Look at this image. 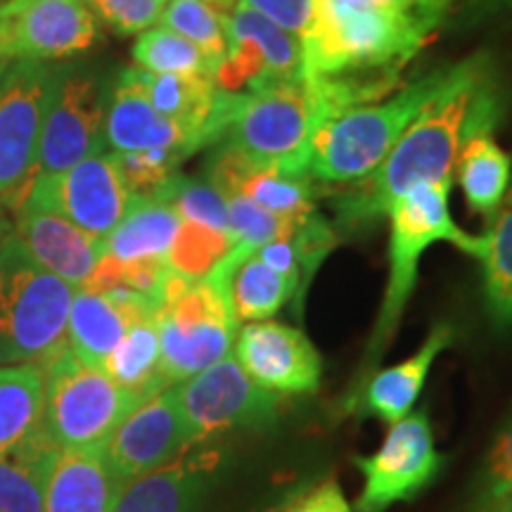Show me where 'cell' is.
Returning a JSON list of instances; mask_svg holds the SVG:
<instances>
[{"instance_id":"6da1fadb","label":"cell","mask_w":512,"mask_h":512,"mask_svg":"<svg viewBox=\"0 0 512 512\" xmlns=\"http://www.w3.org/2000/svg\"><path fill=\"white\" fill-rule=\"evenodd\" d=\"M496 83V67L486 53L453 64L444 86L427 100L387 159L337 204L339 223L361 226L387 216L389 207L420 183L451 188L467 128Z\"/></svg>"},{"instance_id":"7a4b0ae2","label":"cell","mask_w":512,"mask_h":512,"mask_svg":"<svg viewBox=\"0 0 512 512\" xmlns=\"http://www.w3.org/2000/svg\"><path fill=\"white\" fill-rule=\"evenodd\" d=\"M373 102L354 83L313 79L304 72L252 95L219 93L207 128V147H238L256 164L309 174L311 140L330 114Z\"/></svg>"},{"instance_id":"3957f363","label":"cell","mask_w":512,"mask_h":512,"mask_svg":"<svg viewBox=\"0 0 512 512\" xmlns=\"http://www.w3.org/2000/svg\"><path fill=\"white\" fill-rule=\"evenodd\" d=\"M437 31L413 17L349 10L332 0H316V12L302 36V72L313 79L351 81L389 91L401 69Z\"/></svg>"},{"instance_id":"277c9868","label":"cell","mask_w":512,"mask_h":512,"mask_svg":"<svg viewBox=\"0 0 512 512\" xmlns=\"http://www.w3.org/2000/svg\"><path fill=\"white\" fill-rule=\"evenodd\" d=\"M448 195L451 188L432 183H420L401 195L387 216L392 221V238H389V278L384 290L380 313H377L373 332L363 351L361 368L351 384V392L344 399V411L356 399L366 380L377 370V363L392 347L396 332H399L403 311L418 283V266L422 254L437 242H448L460 252L475 256L482 261L486 254L484 235H470L453 221L448 209Z\"/></svg>"},{"instance_id":"5b68a950","label":"cell","mask_w":512,"mask_h":512,"mask_svg":"<svg viewBox=\"0 0 512 512\" xmlns=\"http://www.w3.org/2000/svg\"><path fill=\"white\" fill-rule=\"evenodd\" d=\"M448 69L406 83L387 100L363 102L330 114L311 140L313 181L344 185L368 178L387 159L427 100L444 86Z\"/></svg>"},{"instance_id":"8992f818","label":"cell","mask_w":512,"mask_h":512,"mask_svg":"<svg viewBox=\"0 0 512 512\" xmlns=\"http://www.w3.org/2000/svg\"><path fill=\"white\" fill-rule=\"evenodd\" d=\"M76 287L46 271L12 235L0 247V366L43 363L67 347Z\"/></svg>"},{"instance_id":"52a82bcc","label":"cell","mask_w":512,"mask_h":512,"mask_svg":"<svg viewBox=\"0 0 512 512\" xmlns=\"http://www.w3.org/2000/svg\"><path fill=\"white\" fill-rule=\"evenodd\" d=\"M138 403L69 347L43 363V427L57 448H105Z\"/></svg>"},{"instance_id":"ba28073f","label":"cell","mask_w":512,"mask_h":512,"mask_svg":"<svg viewBox=\"0 0 512 512\" xmlns=\"http://www.w3.org/2000/svg\"><path fill=\"white\" fill-rule=\"evenodd\" d=\"M159 366L169 384H178L226 358L238 337V320L226 285L216 275L192 280L155 313Z\"/></svg>"},{"instance_id":"9c48e42d","label":"cell","mask_w":512,"mask_h":512,"mask_svg":"<svg viewBox=\"0 0 512 512\" xmlns=\"http://www.w3.org/2000/svg\"><path fill=\"white\" fill-rule=\"evenodd\" d=\"M176 396L195 444L230 432L271 430L280 415V396L249 380L230 354L178 382Z\"/></svg>"},{"instance_id":"30bf717a","label":"cell","mask_w":512,"mask_h":512,"mask_svg":"<svg viewBox=\"0 0 512 512\" xmlns=\"http://www.w3.org/2000/svg\"><path fill=\"white\" fill-rule=\"evenodd\" d=\"M62 67L36 60H12L0 76V200L19 190L27 195L36 176V150L43 119Z\"/></svg>"},{"instance_id":"8fae6325","label":"cell","mask_w":512,"mask_h":512,"mask_svg":"<svg viewBox=\"0 0 512 512\" xmlns=\"http://www.w3.org/2000/svg\"><path fill=\"white\" fill-rule=\"evenodd\" d=\"M363 475L358 512H384L394 503L413 501L439 477L444 458L434 446L432 422L425 411L394 422L387 439L370 456L354 458Z\"/></svg>"},{"instance_id":"7c38bea8","label":"cell","mask_w":512,"mask_h":512,"mask_svg":"<svg viewBox=\"0 0 512 512\" xmlns=\"http://www.w3.org/2000/svg\"><path fill=\"white\" fill-rule=\"evenodd\" d=\"M107 88L91 72L62 67L43 119L36 176H55L105 150Z\"/></svg>"},{"instance_id":"4fadbf2b","label":"cell","mask_w":512,"mask_h":512,"mask_svg":"<svg viewBox=\"0 0 512 512\" xmlns=\"http://www.w3.org/2000/svg\"><path fill=\"white\" fill-rule=\"evenodd\" d=\"M302 62V38L238 3L228 15V50L216 69V86L226 93L252 95L302 74Z\"/></svg>"},{"instance_id":"5bb4252c","label":"cell","mask_w":512,"mask_h":512,"mask_svg":"<svg viewBox=\"0 0 512 512\" xmlns=\"http://www.w3.org/2000/svg\"><path fill=\"white\" fill-rule=\"evenodd\" d=\"M27 195L100 240L124 219L133 200L112 152L83 159L62 174L34 176Z\"/></svg>"},{"instance_id":"9a60e30c","label":"cell","mask_w":512,"mask_h":512,"mask_svg":"<svg viewBox=\"0 0 512 512\" xmlns=\"http://www.w3.org/2000/svg\"><path fill=\"white\" fill-rule=\"evenodd\" d=\"M0 38L12 60L55 62L98 43V19L83 0H5Z\"/></svg>"},{"instance_id":"2e32d148","label":"cell","mask_w":512,"mask_h":512,"mask_svg":"<svg viewBox=\"0 0 512 512\" xmlns=\"http://www.w3.org/2000/svg\"><path fill=\"white\" fill-rule=\"evenodd\" d=\"M192 434L185 425L176 384L138 403L107 441L105 456L121 486L147 475L190 448Z\"/></svg>"},{"instance_id":"e0dca14e","label":"cell","mask_w":512,"mask_h":512,"mask_svg":"<svg viewBox=\"0 0 512 512\" xmlns=\"http://www.w3.org/2000/svg\"><path fill=\"white\" fill-rule=\"evenodd\" d=\"M235 361L249 380L278 396L313 394L323 377V358L299 328L256 320L235 337Z\"/></svg>"},{"instance_id":"ac0fdd59","label":"cell","mask_w":512,"mask_h":512,"mask_svg":"<svg viewBox=\"0 0 512 512\" xmlns=\"http://www.w3.org/2000/svg\"><path fill=\"white\" fill-rule=\"evenodd\" d=\"M105 145L112 147L114 155L174 152L183 159L202 150L200 138L195 133L166 119L152 107L136 67L124 69L114 86L107 88Z\"/></svg>"},{"instance_id":"d6986e66","label":"cell","mask_w":512,"mask_h":512,"mask_svg":"<svg viewBox=\"0 0 512 512\" xmlns=\"http://www.w3.org/2000/svg\"><path fill=\"white\" fill-rule=\"evenodd\" d=\"M12 223L19 242L38 264L76 290L91 278L105 254L100 238H93L29 195L17 204V219Z\"/></svg>"},{"instance_id":"ffe728a7","label":"cell","mask_w":512,"mask_h":512,"mask_svg":"<svg viewBox=\"0 0 512 512\" xmlns=\"http://www.w3.org/2000/svg\"><path fill=\"white\" fill-rule=\"evenodd\" d=\"M219 465V448L192 444L171 463L128 482L114 512H200Z\"/></svg>"},{"instance_id":"44dd1931","label":"cell","mask_w":512,"mask_h":512,"mask_svg":"<svg viewBox=\"0 0 512 512\" xmlns=\"http://www.w3.org/2000/svg\"><path fill=\"white\" fill-rule=\"evenodd\" d=\"M155 299L128 287L107 292L76 290L67 320V347L93 366L105 368L131 325L155 318Z\"/></svg>"},{"instance_id":"7402d4cb","label":"cell","mask_w":512,"mask_h":512,"mask_svg":"<svg viewBox=\"0 0 512 512\" xmlns=\"http://www.w3.org/2000/svg\"><path fill=\"white\" fill-rule=\"evenodd\" d=\"M501 112V88L496 83L486 91L475 119L467 128L453 174L463 188L467 207L486 219V223L496 214L512 174V159L494 140V128Z\"/></svg>"},{"instance_id":"603a6c76","label":"cell","mask_w":512,"mask_h":512,"mask_svg":"<svg viewBox=\"0 0 512 512\" xmlns=\"http://www.w3.org/2000/svg\"><path fill=\"white\" fill-rule=\"evenodd\" d=\"M453 342V328L446 323L434 325L430 335H427L422 347L408 356L406 361L396 363V366L375 370L368 377L366 384L347 413L351 415H368V418H377L387 425H394L401 418L411 413L413 403L425 389L427 375H430L432 363L444 351L448 344Z\"/></svg>"},{"instance_id":"cb8c5ba5","label":"cell","mask_w":512,"mask_h":512,"mask_svg":"<svg viewBox=\"0 0 512 512\" xmlns=\"http://www.w3.org/2000/svg\"><path fill=\"white\" fill-rule=\"evenodd\" d=\"M121 489L105 448H57L43 512H114Z\"/></svg>"},{"instance_id":"d4e9b609","label":"cell","mask_w":512,"mask_h":512,"mask_svg":"<svg viewBox=\"0 0 512 512\" xmlns=\"http://www.w3.org/2000/svg\"><path fill=\"white\" fill-rule=\"evenodd\" d=\"M211 275H216L226 285L238 323L271 320L297 287L294 280L266 266L247 245H235L233 252L211 271Z\"/></svg>"},{"instance_id":"484cf974","label":"cell","mask_w":512,"mask_h":512,"mask_svg":"<svg viewBox=\"0 0 512 512\" xmlns=\"http://www.w3.org/2000/svg\"><path fill=\"white\" fill-rule=\"evenodd\" d=\"M181 216L171 204L159 197L133 195L124 219L110 230L102 249L119 264H138V261H164L174 245Z\"/></svg>"},{"instance_id":"4316f807","label":"cell","mask_w":512,"mask_h":512,"mask_svg":"<svg viewBox=\"0 0 512 512\" xmlns=\"http://www.w3.org/2000/svg\"><path fill=\"white\" fill-rule=\"evenodd\" d=\"M136 69L152 107L166 119L195 133L202 147H207V128L221 93L214 76L152 74L140 67Z\"/></svg>"},{"instance_id":"83f0119b","label":"cell","mask_w":512,"mask_h":512,"mask_svg":"<svg viewBox=\"0 0 512 512\" xmlns=\"http://www.w3.org/2000/svg\"><path fill=\"white\" fill-rule=\"evenodd\" d=\"M43 430V366H0V456Z\"/></svg>"},{"instance_id":"f1b7e54d","label":"cell","mask_w":512,"mask_h":512,"mask_svg":"<svg viewBox=\"0 0 512 512\" xmlns=\"http://www.w3.org/2000/svg\"><path fill=\"white\" fill-rule=\"evenodd\" d=\"M57 446L46 427L0 456V512H43L50 460Z\"/></svg>"},{"instance_id":"f546056e","label":"cell","mask_w":512,"mask_h":512,"mask_svg":"<svg viewBox=\"0 0 512 512\" xmlns=\"http://www.w3.org/2000/svg\"><path fill=\"white\" fill-rule=\"evenodd\" d=\"M484 306L496 330H512V174L486 230Z\"/></svg>"},{"instance_id":"4dcf8cb0","label":"cell","mask_w":512,"mask_h":512,"mask_svg":"<svg viewBox=\"0 0 512 512\" xmlns=\"http://www.w3.org/2000/svg\"><path fill=\"white\" fill-rule=\"evenodd\" d=\"M105 373L119 387L136 396L140 403L171 387L164 380L162 366H159V335L155 318L140 320L126 330V335L121 337V342L105 361Z\"/></svg>"},{"instance_id":"1f68e13d","label":"cell","mask_w":512,"mask_h":512,"mask_svg":"<svg viewBox=\"0 0 512 512\" xmlns=\"http://www.w3.org/2000/svg\"><path fill=\"white\" fill-rule=\"evenodd\" d=\"M316 181L311 174H294L280 166L252 164L235 195H245L261 207L273 211L297 230L316 214ZM233 197V195H230Z\"/></svg>"},{"instance_id":"d6a6232c","label":"cell","mask_w":512,"mask_h":512,"mask_svg":"<svg viewBox=\"0 0 512 512\" xmlns=\"http://www.w3.org/2000/svg\"><path fill=\"white\" fill-rule=\"evenodd\" d=\"M136 67L152 74L214 76L219 64L209 60L195 43L166 27H150L138 36L133 46Z\"/></svg>"},{"instance_id":"836d02e7","label":"cell","mask_w":512,"mask_h":512,"mask_svg":"<svg viewBox=\"0 0 512 512\" xmlns=\"http://www.w3.org/2000/svg\"><path fill=\"white\" fill-rule=\"evenodd\" d=\"M238 242L226 230H216L202 223L181 221L174 245L166 256L171 271L188 280H202L233 252Z\"/></svg>"},{"instance_id":"e575fe53","label":"cell","mask_w":512,"mask_h":512,"mask_svg":"<svg viewBox=\"0 0 512 512\" xmlns=\"http://www.w3.org/2000/svg\"><path fill=\"white\" fill-rule=\"evenodd\" d=\"M162 27L176 31L195 43L209 60L221 64L228 50V15H221L202 0H169L162 17Z\"/></svg>"},{"instance_id":"d590c367","label":"cell","mask_w":512,"mask_h":512,"mask_svg":"<svg viewBox=\"0 0 512 512\" xmlns=\"http://www.w3.org/2000/svg\"><path fill=\"white\" fill-rule=\"evenodd\" d=\"M152 197H159V200L171 204L176 209V214L181 216V221L202 223V226L230 233L226 200H223L221 192L211 183H202L195 181V178L176 174Z\"/></svg>"},{"instance_id":"8d00e7d4","label":"cell","mask_w":512,"mask_h":512,"mask_svg":"<svg viewBox=\"0 0 512 512\" xmlns=\"http://www.w3.org/2000/svg\"><path fill=\"white\" fill-rule=\"evenodd\" d=\"M228 209V228L233 240L238 245L247 247H261L271 240L280 238H292L294 226H290L285 219L275 216L273 211H268L249 200L245 195H233L226 200Z\"/></svg>"},{"instance_id":"74e56055","label":"cell","mask_w":512,"mask_h":512,"mask_svg":"<svg viewBox=\"0 0 512 512\" xmlns=\"http://www.w3.org/2000/svg\"><path fill=\"white\" fill-rule=\"evenodd\" d=\"M510 484H512V413L508 415V420L503 422L501 430H498L496 439L491 441L489 451H486L482 467H479L475 477V486H472V496H470V503H467V508L491 501V498L508 489Z\"/></svg>"},{"instance_id":"f35d334b","label":"cell","mask_w":512,"mask_h":512,"mask_svg":"<svg viewBox=\"0 0 512 512\" xmlns=\"http://www.w3.org/2000/svg\"><path fill=\"white\" fill-rule=\"evenodd\" d=\"M114 155V152H112ZM121 169V176L131 190V195L152 197L157 190L178 174V164L183 157L174 152H131V155H114Z\"/></svg>"},{"instance_id":"ab89813d","label":"cell","mask_w":512,"mask_h":512,"mask_svg":"<svg viewBox=\"0 0 512 512\" xmlns=\"http://www.w3.org/2000/svg\"><path fill=\"white\" fill-rule=\"evenodd\" d=\"M95 19L117 34H143L155 27L169 0H83Z\"/></svg>"},{"instance_id":"60d3db41","label":"cell","mask_w":512,"mask_h":512,"mask_svg":"<svg viewBox=\"0 0 512 512\" xmlns=\"http://www.w3.org/2000/svg\"><path fill=\"white\" fill-rule=\"evenodd\" d=\"M290 240L294 245V252H297L299 268L304 271L302 283H299L302 285V294H304V287L309 285V280L313 278V273H316L320 261H323L325 256L330 254V249L337 245L335 230H332L330 223L316 211V214L309 216L302 226L294 230Z\"/></svg>"},{"instance_id":"b9f144b4","label":"cell","mask_w":512,"mask_h":512,"mask_svg":"<svg viewBox=\"0 0 512 512\" xmlns=\"http://www.w3.org/2000/svg\"><path fill=\"white\" fill-rule=\"evenodd\" d=\"M332 3L349 10L389 12V15L413 17L439 29L441 22H444L458 0H332Z\"/></svg>"},{"instance_id":"7bdbcfd3","label":"cell","mask_w":512,"mask_h":512,"mask_svg":"<svg viewBox=\"0 0 512 512\" xmlns=\"http://www.w3.org/2000/svg\"><path fill=\"white\" fill-rule=\"evenodd\" d=\"M240 3L261 12L278 27L292 31L299 38L306 34L313 12H316V0H240Z\"/></svg>"},{"instance_id":"ee69618b","label":"cell","mask_w":512,"mask_h":512,"mask_svg":"<svg viewBox=\"0 0 512 512\" xmlns=\"http://www.w3.org/2000/svg\"><path fill=\"white\" fill-rule=\"evenodd\" d=\"M283 512H351V505L344 498L342 486L335 479H325L313 486L309 494L287 505Z\"/></svg>"},{"instance_id":"f6af8a7d","label":"cell","mask_w":512,"mask_h":512,"mask_svg":"<svg viewBox=\"0 0 512 512\" xmlns=\"http://www.w3.org/2000/svg\"><path fill=\"white\" fill-rule=\"evenodd\" d=\"M256 256L264 261L266 266H271L273 271H278L285 278L294 280V283H302V268H299V259L297 252H294V245L290 238H280V240H271L266 245L254 249Z\"/></svg>"},{"instance_id":"bcb514c9","label":"cell","mask_w":512,"mask_h":512,"mask_svg":"<svg viewBox=\"0 0 512 512\" xmlns=\"http://www.w3.org/2000/svg\"><path fill=\"white\" fill-rule=\"evenodd\" d=\"M465 512H512V484L505 491H501V494L491 498V501L472 505Z\"/></svg>"},{"instance_id":"7dc6e473","label":"cell","mask_w":512,"mask_h":512,"mask_svg":"<svg viewBox=\"0 0 512 512\" xmlns=\"http://www.w3.org/2000/svg\"><path fill=\"white\" fill-rule=\"evenodd\" d=\"M12 230H15V223H12L8 211H5V202L0 200V247H3V242L10 238Z\"/></svg>"},{"instance_id":"c3c4849f","label":"cell","mask_w":512,"mask_h":512,"mask_svg":"<svg viewBox=\"0 0 512 512\" xmlns=\"http://www.w3.org/2000/svg\"><path fill=\"white\" fill-rule=\"evenodd\" d=\"M202 3H207L209 8H214L216 12H221V15H230V12L238 8L240 0H202Z\"/></svg>"},{"instance_id":"681fc988","label":"cell","mask_w":512,"mask_h":512,"mask_svg":"<svg viewBox=\"0 0 512 512\" xmlns=\"http://www.w3.org/2000/svg\"><path fill=\"white\" fill-rule=\"evenodd\" d=\"M10 62H12V55L8 53V48H5L3 38H0V76H3L5 69H8Z\"/></svg>"},{"instance_id":"f907efd6","label":"cell","mask_w":512,"mask_h":512,"mask_svg":"<svg viewBox=\"0 0 512 512\" xmlns=\"http://www.w3.org/2000/svg\"><path fill=\"white\" fill-rule=\"evenodd\" d=\"M494 10H508L512 12V0H486Z\"/></svg>"}]
</instances>
